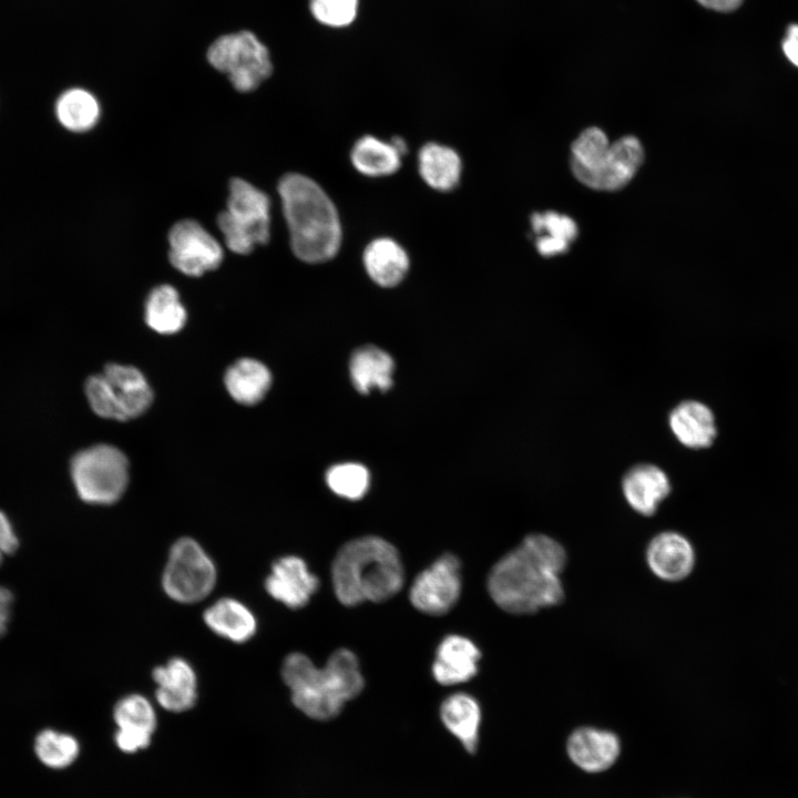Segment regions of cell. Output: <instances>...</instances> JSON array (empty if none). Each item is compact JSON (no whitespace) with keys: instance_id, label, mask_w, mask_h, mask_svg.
<instances>
[{"instance_id":"obj_17","label":"cell","mask_w":798,"mask_h":798,"mask_svg":"<svg viewBox=\"0 0 798 798\" xmlns=\"http://www.w3.org/2000/svg\"><path fill=\"white\" fill-rule=\"evenodd\" d=\"M155 697L166 710L181 713L192 708L197 698V679L192 665L182 657H173L153 669Z\"/></svg>"},{"instance_id":"obj_14","label":"cell","mask_w":798,"mask_h":798,"mask_svg":"<svg viewBox=\"0 0 798 798\" xmlns=\"http://www.w3.org/2000/svg\"><path fill=\"white\" fill-rule=\"evenodd\" d=\"M645 559L656 577L665 582H679L692 573L696 554L685 535L676 531H662L647 543Z\"/></svg>"},{"instance_id":"obj_18","label":"cell","mask_w":798,"mask_h":798,"mask_svg":"<svg viewBox=\"0 0 798 798\" xmlns=\"http://www.w3.org/2000/svg\"><path fill=\"white\" fill-rule=\"evenodd\" d=\"M671 490L667 474L651 463L632 467L622 480V492L627 504L644 516L654 515Z\"/></svg>"},{"instance_id":"obj_39","label":"cell","mask_w":798,"mask_h":798,"mask_svg":"<svg viewBox=\"0 0 798 798\" xmlns=\"http://www.w3.org/2000/svg\"><path fill=\"white\" fill-rule=\"evenodd\" d=\"M703 7L717 12H732L738 9L744 0H696Z\"/></svg>"},{"instance_id":"obj_20","label":"cell","mask_w":798,"mask_h":798,"mask_svg":"<svg viewBox=\"0 0 798 798\" xmlns=\"http://www.w3.org/2000/svg\"><path fill=\"white\" fill-rule=\"evenodd\" d=\"M668 424L678 442L689 449H706L717 437L712 409L697 400H684L674 407Z\"/></svg>"},{"instance_id":"obj_16","label":"cell","mask_w":798,"mask_h":798,"mask_svg":"<svg viewBox=\"0 0 798 798\" xmlns=\"http://www.w3.org/2000/svg\"><path fill=\"white\" fill-rule=\"evenodd\" d=\"M113 718L117 726L116 746L124 753L146 748L156 728V714L151 702L140 694L122 697L114 706Z\"/></svg>"},{"instance_id":"obj_21","label":"cell","mask_w":798,"mask_h":798,"mask_svg":"<svg viewBox=\"0 0 798 798\" xmlns=\"http://www.w3.org/2000/svg\"><path fill=\"white\" fill-rule=\"evenodd\" d=\"M440 719L449 733L471 755L475 754L480 740L481 708L478 700L467 693L448 696L440 706Z\"/></svg>"},{"instance_id":"obj_12","label":"cell","mask_w":798,"mask_h":798,"mask_svg":"<svg viewBox=\"0 0 798 798\" xmlns=\"http://www.w3.org/2000/svg\"><path fill=\"white\" fill-rule=\"evenodd\" d=\"M644 160V150L635 136H624L608 146L595 166L574 172L582 184L597 191H616L625 186Z\"/></svg>"},{"instance_id":"obj_40","label":"cell","mask_w":798,"mask_h":798,"mask_svg":"<svg viewBox=\"0 0 798 798\" xmlns=\"http://www.w3.org/2000/svg\"><path fill=\"white\" fill-rule=\"evenodd\" d=\"M532 226L535 232H540L544 227L543 216H541L540 214H533Z\"/></svg>"},{"instance_id":"obj_33","label":"cell","mask_w":798,"mask_h":798,"mask_svg":"<svg viewBox=\"0 0 798 798\" xmlns=\"http://www.w3.org/2000/svg\"><path fill=\"white\" fill-rule=\"evenodd\" d=\"M358 0H310L313 16L321 23L342 27L356 17Z\"/></svg>"},{"instance_id":"obj_24","label":"cell","mask_w":798,"mask_h":798,"mask_svg":"<svg viewBox=\"0 0 798 798\" xmlns=\"http://www.w3.org/2000/svg\"><path fill=\"white\" fill-rule=\"evenodd\" d=\"M418 170L428 186L439 192H450L460 183L462 161L453 149L430 142L418 153Z\"/></svg>"},{"instance_id":"obj_29","label":"cell","mask_w":798,"mask_h":798,"mask_svg":"<svg viewBox=\"0 0 798 798\" xmlns=\"http://www.w3.org/2000/svg\"><path fill=\"white\" fill-rule=\"evenodd\" d=\"M55 116L59 123L71 132H86L100 116L96 98L88 90L73 88L64 91L55 102Z\"/></svg>"},{"instance_id":"obj_9","label":"cell","mask_w":798,"mask_h":798,"mask_svg":"<svg viewBox=\"0 0 798 798\" xmlns=\"http://www.w3.org/2000/svg\"><path fill=\"white\" fill-rule=\"evenodd\" d=\"M216 579V566L197 541L182 538L172 545L162 575L168 597L184 604L200 602L212 592Z\"/></svg>"},{"instance_id":"obj_26","label":"cell","mask_w":798,"mask_h":798,"mask_svg":"<svg viewBox=\"0 0 798 798\" xmlns=\"http://www.w3.org/2000/svg\"><path fill=\"white\" fill-rule=\"evenodd\" d=\"M225 387L232 398L245 406L258 403L268 392L272 375L260 361L242 358L234 362L225 374Z\"/></svg>"},{"instance_id":"obj_19","label":"cell","mask_w":798,"mask_h":798,"mask_svg":"<svg viewBox=\"0 0 798 798\" xmlns=\"http://www.w3.org/2000/svg\"><path fill=\"white\" fill-rule=\"evenodd\" d=\"M481 653L478 646L461 635L446 636L439 644L432 664V675L441 685L470 681L478 673Z\"/></svg>"},{"instance_id":"obj_22","label":"cell","mask_w":798,"mask_h":798,"mask_svg":"<svg viewBox=\"0 0 798 798\" xmlns=\"http://www.w3.org/2000/svg\"><path fill=\"white\" fill-rule=\"evenodd\" d=\"M362 262L368 276L381 287L400 284L410 266L406 249L389 237L371 241L364 250Z\"/></svg>"},{"instance_id":"obj_11","label":"cell","mask_w":798,"mask_h":798,"mask_svg":"<svg viewBox=\"0 0 798 798\" xmlns=\"http://www.w3.org/2000/svg\"><path fill=\"white\" fill-rule=\"evenodd\" d=\"M170 262L187 276H201L219 266L223 248L196 221L177 222L168 233Z\"/></svg>"},{"instance_id":"obj_36","label":"cell","mask_w":798,"mask_h":798,"mask_svg":"<svg viewBox=\"0 0 798 798\" xmlns=\"http://www.w3.org/2000/svg\"><path fill=\"white\" fill-rule=\"evenodd\" d=\"M781 48L787 60L798 68V23L787 28Z\"/></svg>"},{"instance_id":"obj_2","label":"cell","mask_w":798,"mask_h":798,"mask_svg":"<svg viewBox=\"0 0 798 798\" xmlns=\"http://www.w3.org/2000/svg\"><path fill=\"white\" fill-rule=\"evenodd\" d=\"M277 188L296 257L310 264L334 258L342 232L337 208L327 193L315 181L297 173L284 175Z\"/></svg>"},{"instance_id":"obj_7","label":"cell","mask_w":798,"mask_h":798,"mask_svg":"<svg viewBox=\"0 0 798 798\" xmlns=\"http://www.w3.org/2000/svg\"><path fill=\"white\" fill-rule=\"evenodd\" d=\"M71 477L79 497L84 502L112 504L126 490L129 461L117 448L95 444L72 458Z\"/></svg>"},{"instance_id":"obj_8","label":"cell","mask_w":798,"mask_h":798,"mask_svg":"<svg viewBox=\"0 0 798 798\" xmlns=\"http://www.w3.org/2000/svg\"><path fill=\"white\" fill-rule=\"evenodd\" d=\"M206 58L239 92L257 89L273 72L268 49L248 30L217 38L207 49Z\"/></svg>"},{"instance_id":"obj_4","label":"cell","mask_w":798,"mask_h":798,"mask_svg":"<svg viewBox=\"0 0 798 798\" xmlns=\"http://www.w3.org/2000/svg\"><path fill=\"white\" fill-rule=\"evenodd\" d=\"M332 589L346 606L383 602L403 586V565L397 549L388 541L361 536L345 543L331 564Z\"/></svg>"},{"instance_id":"obj_13","label":"cell","mask_w":798,"mask_h":798,"mask_svg":"<svg viewBox=\"0 0 798 798\" xmlns=\"http://www.w3.org/2000/svg\"><path fill=\"white\" fill-rule=\"evenodd\" d=\"M570 760L585 773H602L610 769L621 755V739L610 729L580 726L566 739Z\"/></svg>"},{"instance_id":"obj_25","label":"cell","mask_w":798,"mask_h":798,"mask_svg":"<svg viewBox=\"0 0 798 798\" xmlns=\"http://www.w3.org/2000/svg\"><path fill=\"white\" fill-rule=\"evenodd\" d=\"M393 368L390 355L376 346L358 348L349 362L351 381L365 395L371 389L388 390L392 386Z\"/></svg>"},{"instance_id":"obj_32","label":"cell","mask_w":798,"mask_h":798,"mask_svg":"<svg viewBox=\"0 0 798 798\" xmlns=\"http://www.w3.org/2000/svg\"><path fill=\"white\" fill-rule=\"evenodd\" d=\"M608 146L605 133L598 127L593 126L583 131L571 147L572 173L595 166Z\"/></svg>"},{"instance_id":"obj_28","label":"cell","mask_w":798,"mask_h":798,"mask_svg":"<svg viewBox=\"0 0 798 798\" xmlns=\"http://www.w3.org/2000/svg\"><path fill=\"white\" fill-rule=\"evenodd\" d=\"M186 310L177 290L171 285L155 287L145 304V321L154 331L171 335L180 331L186 323Z\"/></svg>"},{"instance_id":"obj_5","label":"cell","mask_w":798,"mask_h":798,"mask_svg":"<svg viewBox=\"0 0 798 798\" xmlns=\"http://www.w3.org/2000/svg\"><path fill=\"white\" fill-rule=\"evenodd\" d=\"M217 225L227 248L249 254L270 237V201L267 194L245 180L233 178L226 208L217 216Z\"/></svg>"},{"instance_id":"obj_1","label":"cell","mask_w":798,"mask_h":798,"mask_svg":"<svg viewBox=\"0 0 798 798\" xmlns=\"http://www.w3.org/2000/svg\"><path fill=\"white\" fill-rule=\"evenodd\" d=\"M566 562L565 548L557 540L529 534L492 566L488 592L502 611L513 615L556 606L565 596L561 574Z\"/></svg>"},{"instance_id":"obj_15","label":"cell","mask_w":798,"mask_h":798,"mask_svg":"<svg viewBox=\"0 0 798 798\" xmlns=\"http://www.w3.org/2000/svg\"><path fill=\"white\" fill-rule=\"evenodd\" d=\"M318 586V577L308 570L301 557L295 555L276 560L265 581L267 593L294 610L305 606Z\"/></svg>"},{"instance_id":"obj_38","label":"cell","mask_w":798,"mask_h":798,"mask_svg":"<svg viewBox=\"0 0 798 798\" xmlns=\"http://www.w3.org/2000/svg\"><path fill=\"white\" fill-rule=\"evenodd\" d=\"M13 597L11 592L0 586V636L7 631L10 620Z\"/></svg>"},{"instance_id":"obj_35","label":"cell","mask_w":798,"mask_h":798,"mask_svg":"<svg viewBox=\"0 0 798 798\" xmlns=\"http://www.w3.org/2000/svg\"><path fill=\"white\" fill-rule=\"evenodd\" d=\"M19 548V540L8 516L0 510V565L7 555Z\"/></svg>"},{"instance_id":"obj_27","label":"cell","mask_w":798,"mask_h":798,"mask_svg":"<svg viewBox=\"0 0 798 798\" xmlns=\"http://www.w3.org/2000/svg\"><path fill=\"white\" fill-rule=\"evenodd\" d=\"M401 152L391 142L365 135L357 140L350 151L354 167L362 175L381 177L400 168Z\"/></svg>"},{"instance_id":"obj_37","label":"cell","mask_w":798,"mask_h":798,"mask_svg":"<svg viewBox=\"0 0 798 798\" xmlns=\"http://www.w3.org/2000/svg\"><path fill=\"white\" fill-rule=\"evenodd\" d=\"M536 247L543 256H551L564 252L567 247V242L553 236L542 237L539 238Z\"/></svg>"},{"instance_id":"obj_31","label":"cell","mask_w":798,"mask_h":798,"mask_svg":"<svg viewBox=\"0 0 798 798\" xmlns=\"http://www.w3.org/2000/svg\"><path fill=\"white\" fill-rule=\"evenodd\" d=\"M326 482L335 494L349 500H358L366 494L369 488V472L360 463H340L327 471Z\"/></svg>"},{"instance_id":"obj_34","label":"cell","mask_w":798,"mask_h":798,"mask_svg":"<svg viewBox=\"0 0 798 798\" xmlns=\"http://www.w3.org/2000/svg\"><path fill=\"white\" fill-rule=\"evenodd\" d=\"M544 227L550 232L551 236L573 241L576 236V226L567 216H560L556 213L548 212L543 216Z\"/></svg>"},{"instance_id":"obj_3","label":"cell","mask_w":798,"mask_h":798,"mask_svg":"<svg viewBox=\"0 0 798 798\" xmlns=\"http://www.w3.org/2000/svg\"><path fill=\"white\" fill-rule=\"evenodd\" d=\"M282 676L294 705L316 720L337 717L365 686L359 661L347 648L335 651L321 668L306 655L291 653L284 659Z\"/></svg>"},{"instance_id":"obj_6","label":"cell","mask_w":798,"mask_h":798,"mask_svg":"<svg viewBox=\"0 0 798 798\" xmlns=\"http://www.w3.org/2000/svg\"><path fill=\"white\" fill-rule=\"evenodd\" d=\"M84 391L92 410L100 417L127 421L143 415L153 392L143 374L132 366L109 364L102 374L85 381Z\"/></svg>"},{"instance_id":"obj_23","label":"cell","mask_w":798,"mask_h":798,"mask_svg":"<svg viewBox=\"0 0 798 798\" xmlns=\"http://www.w3.org/2000/svg\"><path fill=\"white\" fill-rule=\"evenodd\" d=\"M204 622L216 635L234 643L248 641L257 630L254 613L232 597L219 598L208 606L204 612Z\"/></svg>"},{"instance_id":"obj_10","label":"cell","mask_w":798,"mask_h":798,"mask_svg":"<svg viewBox=\"0 0 798 798\" xmlns=\"http://www.w3.org/2000/svg\"><path fill=\"white\" fill-rule=\"evenodd\" d=\"M461 565L459 559L446 553L420 572L411 584L409 598L420 612L443 615L458 602L461 594Z\"/></svg>"},{"instance_id":"obj_30","label":"cell","mask_w":798,"mask_h":798,"mask_svg":"<svg viewBox=\"0 0 798 798\" xmlns=\"http://www.w3.org/2000/svg\"><path fill=\"white\" fill-rule=\"evenodd\" d=\"M33 748L38 759L51 769L71 766L80 754L79 740L73 735L51 728L35 736Z\"/></svg>"}]
</instances>
